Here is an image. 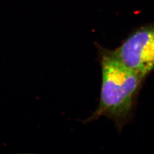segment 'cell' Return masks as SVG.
I'll list each match as a JSON object with an SVG mask.
<instances>
[{
	"mask_svg": "<svg viewBox=\"0 0 154 154\" xmlns=\"http://www.w3.org/2000/svg\"><path fill=\"white\" fill-rule=\"evenodd\" d=\"M98 57L102 69L99 104L85 122L105 117L121 131L132 117L144 79L123 64L114 50L99 46Z\"/></svg>",
	"mask_w": 154,
	"mask_h": 154,
	"instance_id": "1",
	"label": "cell"
},
{
	"mask_svg": "<svg viewBox=\"0 0 154 154\" xmlns=\"http://www.w3.org/2000/svg\"><path fill=\"white\" fill-rule=\"evenodd\" d=\"M113 50L123 64L145 79L154 71V23L135 29Z\"/></svg>",
	"mask_w": 154,
	"mask_h": 154,
	"instance_id": "2",
	"label": "cell"
}]
</instances>
